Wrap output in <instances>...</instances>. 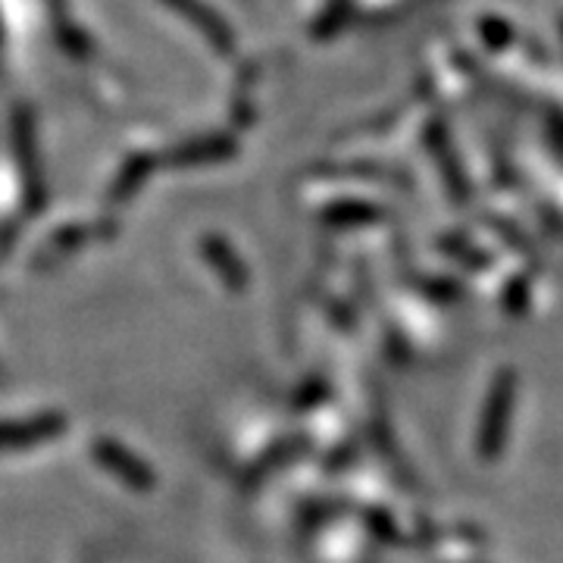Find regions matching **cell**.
<instances>
[{
    "label": "cell",
    "instance_id": "cell-1",
    "mask_svg": "<svg viewBox=\"0 0 563 563\" xmlns=\"http://www.w3.org/2000/svg\"><path fill=\"white\" fill-rule=\"evenodd\" d=\"M514 401H517V373L501 369L495 385H492V391H488L483 426H479V454H483V461L498 457L504 435H507V422H510Z\"/></svg>",
    "mask_w": 563,
    "mask_h": 563
}]
</instances>
